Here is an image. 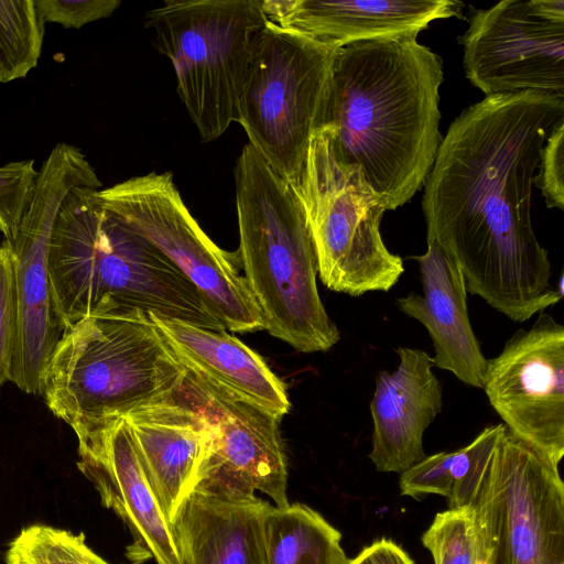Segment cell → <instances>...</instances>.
<instances>
[{
  "instance_id": "1",
  "label": "cell",
  "mask_w": 564,
  "mask_h": 564,
  "mask_svg": "<svg viewBox=\"0 0 564 564\" xmlns=\"http://www.w3.org/2000/svg\"><path fill=\"white\" fill-rule=\"evenodd\" d=\"M562 120L556 94L486 96L452 122L424 182L426 239L457 264L468 293L517 323L563 297L531 221L541 149Z\"/></svg>"
},
{
  "instance_id": "2",
  "label": "cell",
  "mask_w": 564,
  "mask_h": 564,
  "mask_svg": "<svg viewBox=\"0 0 564 564\" xmlns=\"http://www.w3.org/2000/svg\"><path fill=\"white\" fill-rule=\"evenodd\" d=\"M443 61L417 35L360 41L336 51L325 123L345 163L358 167L389 210L421 189L442 141Z\"/></svg>"
},
{
  "instance_id": "3",
  "label": "cell",
  "mask_w": 564,
  "mask_h": 564,
  "mask_svg": "<svg viewBox=\"0 0 564 564\" xmlns=\"http://www.w3.org/2000/svg\"><path fill=\"white\" fill-rule=\"evenodd\" d=\"M48 274L66 328L89 316L143 312L226 330L194 284L106 207L98 188L74 187L63 199L51 235Z\"/></svg>"
},
{
  "instance_id": "4",
  "label": "cell",
  "mask_w": 564,
  "mask_h": 564,
  "mask_svg": "<svg viewBox=\"0 0 564 564\" xmlns=\"http://www.w3.org/2000/svg\"><path fill=\"white\" fill-rule=\"evenodd\" d=\"M239 257L263 329L302 352L340 339L317 290V261L301 202L249 144L235 166Z\"/></svg>"
},
{
  "instance_id": "5",
  "label": "cell",
  "mask_w": 564,
  "mask_h": 564,
  "mask_svg": "<svg viewBox=\"0 0 564 564\" xmlns=\"http://www.w3.org/2000/svg\"><path fill=\"white\" fill-rule=\"evenodd\" d=\"M185 376L148 313L89 316L66 328L40 394L78 437L170 397Z\"/></svg>"
},
{
  "instance_id": "6",
  "label": "cell",
  "mask_w": 564,
  "mask_h": 564,
  "mask_svg": "<svg viewBox=\"0 0 564 564\" xmlns=\"http://www.w3.org/2000/svg\"><path fill=\"white\" fill-rule=\"evenodd\" d=\"M267 22L259 0H165L145 13L154 46L172 63L178 97L205 142L237 122L253 44Z\"/></svg>"
},
{
  "instance_id": "7",
  "label": "cell",
  "mask_w": 564,
  "mask_h": 564,
  "mask_svg": "<svg viewBox=\"0 0 564 564\" xmlns=\"http://www.w3.org/2000/svg\"><path fill=\"white\" fill-rule=\"evenodd\" d=\"M292 186L311 234L317 274L327 289L360 296L388 292L398 283L403 260L387 248L380 232L387 200L357 166L337 156L327 126L313 135L302 174Z\"/></svg>"
},
{
  "instance_id": "8",
  "label": "cell",
  "mask_w": 564,
  "mask_h": 564,
  "mask_svg": "<svg viewBox=\"0 0 564 564\" xmlns=\"http://www.w3.org/2000/svg\"><path fill=\"white\" fill-rule=\"evenodd\" d=\"M337 50L269 20L256 37L237 122L248 143L292 185L313 135L324 127Z\"/></svg>"
},
{
  "instance_id": "9",
  "label": "cell",
  "mask_w": 564,
  "mask_h": 564,
  "mask_svg": "<svg viewBox=\"0 0 564 564\" xmlns=\"http://www.w3.org/2000/svg\"><path fill=\"white\" fill-rule=\"evenodd\" d=\"M469 508L478 564H564L558 465L507 427Z\"/></svg>"
},
{
  "instance_id": "10",
  "label": "cell",
  "mask_w": 564,
  "mask_h": 564,
  "mask_svg": "<svg viewBox=\"0 0 564 564\" xmlns=\"http://www.w3.org/2000/svg\"><path fill=\"white\" fill-rule=\"evenodd\" d=\"M101 183L85 154L58 143L42 163L17 234L3 241L11 253L17 300V338L9 381L40 394L41 379L66 326L54 304L48 251L55 218L67 193Z\"/></svg>"
},
{
  "instance_id": "11",
  "label": "cell",
  "mask_w": 564,
  "mask_h": 564,
  "mask_svg": "<svg viewBox=\"0 0 564 564\" xmlns=\"http://www.w3.org/2000/svg\"><path fill=\"white\" fill-rule=\"evenodd\" d=\"M102 204L163 253L202 293L226 329H263L238 250L218 247L186 207L171 172H150L98 189Z\"/></svg>"
},
{
  "instance_id": "12",
  "label": "cell",
  "mask_w": 564,
  "mask_h": 564,
  "mask_svg": "<svg viewBox=\"0 0 564 564\" xmlns=\"http://www.w3.org/2000/svg\"><path fill=\"white\" fill-rule=\"evenodd\" d=\"M458 41L466 77L486 96L540 90L564 97L563 0H503L475 10Z\"/></svg>"
},
{
  "instance_id": "13",
  "label": "cell",
  "mask_w": 564,
  "mask_h": 564,
  "mask_svg": "<svg viewBox=\"0 0 564 564\" xmlns=\"http://www.w3.org/2000/svg\"><path fill=\"white\" fill-rule=\"evenodd\" d=\"M485 394L507 430L554 464L564 455V327L541 312L487 359Z\"/></svg>"
},
{
  "instance_id": "14",
  "label": "cell",
  "mask_w": 564,
  "mask_h": 564,
  "mask_svg": "<svg viewBox=\"0 0 564 564\" xmlns=\"http://www.w3.org/2000/svg\"><path fill=\"white\" fill-rule=\"evenodd\" d=\"M186 379L212 427L195 489L217 496H250L258 490L275 507H288L280 419L187 370Z\"/></svg>"
},
{
  "instance_id": "15",
  "label": "cell",
  "mask_w": 564,
  "mask_h": 564,
  "mask_svg": "<svg viewBox=\"0 0 564 564\" xmlns=\"http://www.w3.org/2000/svg\"><path fill=\"white\" fill-rule=\"evenodd\" d=\"M78 469L98 491L102 506L128 525L134 564H182L172 528L148 481L127 421L122 417L77 437Z\"/></svg>"
},
{
  "instance_id": "16",
  "label": "cell",
  "mask_w": 564,
  "mask_h": 564,
  "mask_svg": "<svg viewBox=\"0 0 564 564\" xmlns=\"http://www.w3.org/2000/svg\"><path fill=\"white\" fill-rule=\"evenodd\" d=\"M148 481L171 524L195 489L212 437L210 422L186 380L170 397L123 417Z\"/></svg>"
},
{
  "instance_id": "17",
  "label": "cell",
  "mask_w": 564,
  "mask_h": 564,
  "mask_svg": "<svg viewBox=\"0 0 564 564\" xmlns=\"http://www.w3.org/2000/svg\"><path fill=\"white\" fill-rule=\"evenodd\" d=\"M395 352L397 369L376 377L369 458L378 471L401 474L426 456L424 433L442 411L443 393L426 351L398 347Z\"/></svg>"
},
{
  "instance_id": "18",
  "label": "cell",
  "mask_w": 564,
  "mask_h": 564,
  "mask_svg": "<svg viewBox=\"0 0 564 564\" xmlns=\"http://www.w3.org/2000/svg\"><path fill=\"white\" fill-rule=\"evenodd\" d=\"M463 8L454 0L262 1L270 22L335 47L417 35L435 20L462 18Z\"/></svg>"
},
{
  "instance_id": "19",
  "label": "cell",
  "mask_w": 564,
  "mask_h": 564,
  "mask_svg": "<svg viewBox=\"0 0 564 564\" xmlns=\"http://www.w3.org/2000/svg\"><path fill=\"white\" fill-rule=\"evenodd\" d=\"M426 240V252L413 257L422 292L399 297L397 305L426 328L435 350L434 367L481 388L487 359L470 324L463 273L434 240Z\"/></svg>"
},
{
  "instance_id": "20",
  "label": "cell",
  "mask_w": 564,
  "mask_h": 564,
  "mask_svg": "<svg viewBox=\"0 0 564 564\" xmlns=\"http://www.w3.org/2000/svg\"><path fill=\"white\" fill-rule=\"evenodd\" d=\"M180 364L191 373L279 419L290 410L286 387L253 349L226 330L148 313Z\"/></svg>"
},
{
  "instance_id": "21",
  "label": "cell",
  "mask_w": 564,
  "mask_h": 564,
  "mask_svg": "<svg viewBox=\"0 0 564 564\" xmlns=\"http://www.w3.org/2000/svg\"><path fill=\"white\" fill-rule=\"evenodd\" d=\"M269 502L193 490L171 522L182 564H263L261 520Z\"/></svg>"
},
{
  "instance_id": "22",
  "label": "cell",
  "mask_w": 564,
  "mask_h": 564,
  "mask_svg": "<svg viewBox=\"0 0 564 564\" xmlns=\"http://www.w3.org/2000/svg\"><path fill=\"white\" fill-rule=\"evenodd\" d=\"M505 429L502 423L487 426L457 451L425 456L400 474L401 495L419 498L435 494L447 498L448 509L469 508Z\"/></svg>"
},
{
  "instance_id": "23",
  "label": "cell",
  "mask_w": 564,
  "mask_h": 564,
  "mask_svg": "<svg viewBox=\"0 0 564 564\" xmlns=\"http://www.w3.org/2000/svg\"><path fill=\"white\" fill-rule=\"evenodd\" d=\"M263 564H349L341 534L303 503L268 505L261 520Z\"/></svg>"
},
{
  "instance_id": "24",
  "label": "cell",
  "mask_w": 564,
  "mask_h": 564,
  "mask_svg": "<svg viewBox=\"0 0 564 564\" xmlns=\"http://www.w3.org/2000/svg\"><path fill=\"white\" fill-rule=\"evenodd\" d=\"M44 24L34 0H0V83L24 78L36 67Z\"/></svg>"
},
{
  "instance_id": "25",
  "label": "cell",
  "mask_w": 564,
  "mask_h": 564,
  "mask_svg": "<svg viewBox=\"0 0 564 564\" xmlns=\"http://www.w3.org/2000/svg\"><path fill=\"white\" fill-rule=\"evenodd\" d=\"M7 564H109L86 543L83 533L45 524L29 525L11 541Z\"/></svg>"
},
{
  "instance_id": "26",
  "label": "cell",
  "mask_w": 564,
  "mask_h": 564,
  "mask_svg": "<svg viewBox=\"0 0 564 564\" xmlns=\"http://www.w3.org/2000/svg\"><path fill=\"white\" fill-rule=\"evenodd\" d=\"M435 564H478V549L470 508L438 512L422 535Z\"/></svg>"
},
{
  "instance_id": "27",
  "label": "cell",
  "mask_w": 564,
  "mask_h": 564,
  "mask_svg": "<svg viewBox=\"0 0 564 564\" xmlns=\"http://www.w3.org/2000/svg\"><path fill=\"white\" fill-rule=\"evenodd\" d=\"M36 176L33 160L0 166V231L4 241L17 234Z\"/></svg>"
},
{
  "instance_id": "28",
  "label": "cell",
  "mask_w": 564,
  "mask_h": 564,
  "mask_svg": "<svg viewBox=\"0 0 564 564\" xmlns=\"http://www.w3.org/2000/svg\"><path fill=\"white\" fill-rule=\"evenodd\" d=\"M17 338V300L12 257L0 246V387L9 380Z\"/></svg>"
},
{
  "instance_id": "29",
  "label": "cell",
  "mask_w": 564,
  "mask_h": 564,
  "mask_svg": "<svg viewBox=\"0 0 564 564\" xmlns=\"http://www.w3.org/2000/svg\"><path fill=\"white\" fill-rule=\"evenodd\" d=\"M540 172L533 178L549 208L564 209V120L546 138L540 153Z\"/></svg>"
},
{
  "instance_id": "30",
  "label": "cell",
  "mask_w": 564,
  "mask_h": 564,
  "mask_svg": "<svg viewBox=\"0 0 564 564\" xmlns=\"http://www.w3.org/2000/svg\"><path fill=\"white\" fill-rule=\"evenodd\" d=\"M44 22L80 29L87 23L110 17L120 0H34Z\"/></svg>"
},
{
  "instance_id": "31",
  "label": "cell",
  "mask_w": 564,
  "mask_h": 564,
  "mask_svg": "<svg viewBox=\"0 0 564 564\" xmlns=\"http://www.w3.org/2000/svg\"><path fill=\"white\" fill-rule=\"evenodd\" d=\"M349 564H414L408 553L391 540L381 539L366 546Z\"/></svg>"
}]
</instances>
